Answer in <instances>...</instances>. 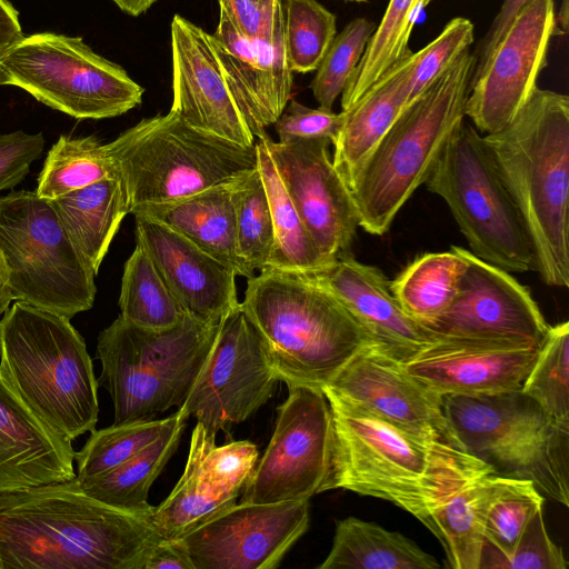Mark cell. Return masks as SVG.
Returning a JSON list of instances; mask_svg holds the SVG:
<instances>
[{
  "label": "cell",
  "instance_id": "cell-19",
  "mask_svg": "<svg viewBox=\"0 0 569 569\" xmlns=\"http://www.w3.org/2000/svg\"><path fill=\"white\" fill-rule=\"evenodd\" d=\"M172 103L170 111L190 127L251 148V133L203 29L174 14L170 27Z\"/></svg>",
  "mask_w": 569,
  "mask_h": 569
},
{
  "label": "cell",
  "instance_id": "cell-38",
  "mask_svg": "<svg viewBox=\"0 0 569 569\" xmlns=\"http://www.w3.org/2000/svg\"><path fill=\"white\" fill-rule=\"evenodd\" d=\"M177 417L178 410L163 419L113 423L94 429L83 447L76 451L77 478L94 477L121 465L158 439Z\"/></svg>",
  "mask_w": 569,
  "mask_h": 569
},
{
  "label": "cell",
  "instance_id": "cell-20",
  "mask_svg": "<svg viewBox=\"0 0 569 569\" xmlns=\"http://www.w3.org/2000/svg\"><path fill=\"white\" fill-rule=\"evenodd\" d=\"M326 387L405 431L465 449L446 417L442 397L420 385L376 343L363 347Z\"/></svg>",
  "mask_w": 569,
  "mask_h": 569
},
{
  "label": "cell",
  "instance_id": "cell-40",
  "mask_svg": "<svg viewBox=\"0 0 569 569\" xmlns=\"http://www.w3.org/2000/svg\"><path fill=\"white\" fill-rule=\"evenodd\" d=\"M231 200L239 256L252 271H262L273 247V226L258 167L232 184Z\"/></svg>",
  "mask_w": 569,
  "mask_h": 569
},
{
  "label": "cell",
  "instance_id": "cell-2",
  "mask_svg": "<svg viewBox=\"0 0 569 569\" xmlns=\"http://www.w3.org/2000/svg\"><path fill=\"white\" fill-rule=\"evenodd\" d=\"M333 429L328 490L387 500L423 522L475 480L495 473L467 452L405 431L328 387Z\"/></svg>",
  "mask_w": 569,
  "mask_h": 569
},
{
  "label": "cell",
  "instance_id": "cell-46",
  "mask_svg": "<svg viewBox=\"0 0 569 569\" xmlns=\"http://www.w3.org/2000/svg\"><path fill=\"white\" fill-rule=\"evenodd\" d=\"M568 562L561 548L548 536L542 509L527 525L515 550L508 557L499 555L485 541L479 569H566Z\"/></svg>",
  "mask_w": 569,
  "mask_h": 569
},
{
  "label": "cell",
  "instance_id": "cell-34",
  "mask_svg": "<svg viewBox=\"0 0 569 569\" xmlns=\"http://www.w3.org/2000/svg\"><path fill=\"white\" fill-rule=\"evenodd\" d=\"M432 0H389L385 14L376 27L366 50L349 78L342 93V111L357 102L412 51L409 47L412 30Z\"/></svg>",
  "mask_w": 569,
  "mask_h": 569
},
{
  "label": "cell",
  "instance_id": "cell-23",
  "mask_svg": "<svg viewBox=\"0 0 569 569\" xmlns=\"http://www.w3.org/2000/svg\"><path fill=\"white\" fill-rule=\"evenodd\" d=\"M303 276L332 295L376 346L399 361L438 339L401 309L385 273L359 262L351 252Z\"/></svg>",
  "mask_w": 569,
  "mask_h": 569
},
{
  "label": "cell",
  "instance_id": "cell-18",
  "mask_svg": "<svg viewBox=\"0 0 569 569\" xmlns=\"http://www.w3.org/2000/svg\"><path fill=\"white\" fill-rule=\"evenodd\" d=\"M278 174L319 250L330 260L350 252L359 227L350 190L336 170L328 139L274 142L261 137Z\"/></svg>",
  "mask_w": 569,
  "mask_h": 569
},
{
  "label": "cell",
  "instance_id": "cell-31",
  "mask_svg": "<svg viewBox=\"0 0 569 569\" xmlns=\"http://www.w3.org/2000/svg\"><path fill=\"white\" fill-rule=\"evenodd\" d=\"M437 559L406 536L348 517L336 522L332 547L318 569H438Z\"/></svg>",
  "mask_w": 569,
  "mask_h": 569
},
{
  "label": "cell",
  "instance_id": "cell-49",
  "mask_svg": "<svg viewBox=\"0 0 569 569\" xmlns=\"http://www.w3.org/2000/svg\"><path fill=\"white\" fill-rule=\"evenodd\" d=\"M233 29L248 40H264L273 30L281 0H218Z\"/></svg>",
  "mask_w": 569,
  "mask_h": 569
},
{
  "label": "cell",
  "instance_id": "cell-21",
  "mask_svg": "<svg viewBox=\"0 0 569 569\" xmlns=\"http://www.w3.org/2000/svg\"><path fill=\"white\" fill-rule=\"evenodd\" d=\"M538 349L510 341L438 338L400 362L438 396H487L520 390Z\"/></svg>",
  "mask_w": 569,
  "mask_h": 569
},
{
  "label": "cell",
  "instance_id": "cell-9",
  "mask_svg": "<svg viewBox=\"0 0 569 569\" xmlns=\"http://www.w3.org/2000/svg\"><path fill=\"white\" fill-rule=\"evenodd\" d=\"M443 410L463 448L496 475L528 480L569 505V426L520 390L445 396Z\"/></svg>",
  "mask_w": 569,
  "mask_h": 569
},
{
  "label": "cell",
  "instance_id": "cell-50",
  "mask_svg": "<svg viewBox=\"0 0 569 569\" xmlns=\"http://www.w3.org/2000/svg\"><path fill=\"white\" fill-rule=\"evenodd\" d=\"M528 1L529 0H503L499 12L492 20L487 32L483 34V37L476 44L475 49L471 51L476 59L475 68L480 66L485 61L493 46L497 43V41L500 39L502 33L508 28L513 17ZM560 12H568V0H562Z\"/></svg>",
  "mask_w": 569,
  "mask_h": 569
},
{
  "label": "cell",
  "instance_id": "cell-45",
  "mask_svg": "<svg viewBox=\"0 0 569 569\" xmlns=\"http://www.w3.org/2000/svg\"><path fill=\"white\" fill-rule=\"evenodd\" d=\"M475 41L473 23L450 20L435 40L409 57L406 106L430 87ZM405 106V107H406Z\"/></svg>",
  "mask_w": 569,
  "mask_h": 569
},
{
  "label": "cell",
  "instance_id": "cell-6",
  "mask_svg": "<svg viewBox=\"0 0 569 569\" xmlns=\"http://www.w3.org/2000/svg\"><path fill=\"white\" fill-rule=\"evenodd\" d=\"M476 59L463 52L406 106L362 163L349 190L359 227L385 234L425 183L445 144L463 121Z\"/></svg>",
  "mask_w": 569,
  "mask_h": 569
},
{
  "label": "cell",
  "instance_id": "cell-36",
  "mask_svg": "<svg viewBox=\"0 0 569 569\" xmlns=\"http://www.w3.org/2000/svg\"><path fill=\"white\" fill-rule=\"evenodd\" d=\"M119 306L122 319L154 330L170 328L187 315L150 257L137 243L124 263Z\"/></svg>",
  "mask_w": 569,
  "mask_h": 569
},
{
  "label": "cell",
  "instance_id": "cell-25",
  "mask_svg": "<svg viewBox=\"0 0 569 569\" xmlns=\"http://www.w3.org/2000/svg\"><path fill=\"white\" fill-rule=\"evenodd\" d=\"M74 455L0 373V491L73 479Z\"/></svg>",
  "mask_w": 569,
  "mask_h": 569
},
{
  "label": "cell",
  "instance_id": "cell-44",
  "mask_svg": "<svg viewBox=\"0 0 569 569\" xmlns=\"http://www.w3.org/2000/svg\"><path fill=\"white\" fill-rule=\"evenodd\" d=\"M200 445V469L214 492L238 498L259 457L257 446L248 440L216 446V436L197 422Z\"/></svg>",
  "mask_w": 569,
  "mask_h": 569
},
{
  "label": "cell",
  "instance_id": "cell-26",
  "mask_svg": "<svg viewBox=\"0 0 569 569\" xmlns=\"http://www.w3.org/2000/svg\"><path fill=\"white\" fill-rule=\"evenodd\" d=\"M234 183V182H233ZM213 187L173 201L146 203L130 213L156 220L230 267L237 276L253 277L241 260L236 237L232 184Z\"/></svg>",
  "mask_w": 569,
  "mask_h": 569
},
{
  "label": "cell",
  "instance_id": "cell-16",
  "mask_svg": "<svg viewBox=\"0 0 569 569\" xmlns=\"http://www.w3.org/2000/svg\"><path fill=\"white\" fill-rule=\"evenodd\" d=\"M309 527V500L234 503L177 541L193 569H274Z\"/></svg>",
  "mask_w": 569,
  "mask_h": 569
},
{
  "label": "cell",
  "instance_id": "cell-32",
  "mask_svg": "<svg viewBox=\"0 0 569 569\" xmlns=\"http://www.w3.org/2000/svg\"><path fill=\"white\" fill-rule=\"evenodd\" d=\"M256 153L273 226V247L264 270L307 274L335 262L322 254L311 238L262 138L256 142Z\"/></svg>",
  "mask_w": 569,
  "mask_h": 569
},
{
  "label": "cell",
  "instance_id": "cell-53",
  "mask_svg": "<svg viewBox=\"0 0 569 569\" xmlns=\"http://www.w3.org/2000/svg\"><path fill=\"white\" fill-rule=\"evenodd\" d=\"M12 300L13 297L9 286L8 270L0 252V315L4 313Z\"/></svg>",
  "mask_w": 569,
  "mask_h": 569
},
{
  "label": "cell",
  "instance_id": "cell-43",
  "mask_svg": "<svg viewBox=\"0 0 569 569\" xmlns=\"http://www.w3.org/2000/svg\"><path fill=\"white\" fill-rule=\"evenodd\" d=\"M545 498L532 482L511 478L492 501L485 523V541L508 557L527 525L542 509Z\"/></svg>",
  "mask_w": 569,
  "mask_h": 569
},
{
  "label": "cell",
  "instance_id": "cell-56",
  "mask_svg": "<svg viewBox=\"0 0 569 569\" xmlns=\"http://www.w3.org/2000/svg\"><path fill=\"white\" fill-rule=\"evenodd\" d=\"M347 1L363 2V1H367V0H347Z\"/></svg>",
  "mask_w": 569,
  "mask_h": 569
},
{
  "label": "cell",
  "instance_id": "cell-12",
  "mask_svg": "<svg viewBox=\"0 0 569 569\" xmlns=\"http://www.w3.org/2000/svg\"><path fill=\"white\" fill-rule=\"evenodd\" d=\"M0 70L9 86L76 119L121 116L139 106L144 92L81 37L54 32L22 36L1 53Z\"/></svg>",
  "mask_w": 569,
  "mask_h": 569
},
{
  "label": "cell",
  "instance_id": "cell-55",
  "mask_svg": "<svg viewBox=\"0 0 569 569\" xmlns=\"http://www.w3.org/2000/svg\"><path fill=\"white\" fill-rule=\"evenodd\" d=\"M0 56H1V53H0ZM0 86H8V79L1 70H0Z\"/></svg>",
  "mask_w": 569,
  "mask_h": 569
},
{
  "label": "cell",
  "instance_id": "cell-7",
  "mask_svg": "<svg viewBox=\"0 0 569 569\" xmlns=\"http://www.w3.org/2000/svg\"><path fill=\"white\" fill-rule=\"evenodd\" d=\"M220 322L186 315L177 325L154 330L119 316L103 329L96 348L102 367L98 386L111 397L113 423L154 419L181 407L206 367Z\"/></svg>",
  "mask_w": 569,
  "mask_h": 569
},
{
  "label": "cell",
  "instance_id": "cell-1",
  "mask_svg": "<svg viewBox=\"0 0 569 569\" xmlns=\"http://www.w3.org/2000/svg\"><path fill=\"white\" fill-rule=\"evenodd\" d=\"M162 540L148 518L89 497L77 476L0 491V569H143Z\"/></svg>",
  "mask_w": 569,
  "mask_h": 569
},
{
  "label": "cell",
  "instance_id": "cell-52",
  "mask_svg": "<svg viewBox=\"0 0 569 569\" xmlns=\"http://www.w3.org/2000/svg\"><path fill=\"white\" fill-rule=\"evenodd\" d=\"M22 36L17 9L9 0H0V53Z\"/></svg>",
  "mask_w": 569,
  "mask_h": 569
},
{
  "label": "cell",
  "instance_id": "cell-17",
  "mask_svg": "<svg viewBox=\"0 0 569 569\" xmlns=\"http://www.w3.org/2000/svg\"><path fill=\"white\" fill-rule=\"evenodd\" d=\"M467 267L451 305L426 326L437 338L539 347L549 325L528 288L465 249Z\"/></svg>",
  "mask_w": 569,
  "mask_h": 569
},
{
  "label": "cell",
  "instance_id": "cell-33",
  "mask_svg": "<svg viewBox=\"0 0 569 569\" xmlns=\"http://www.w3.org/2000/svg\"><path fill=\"white\" fill-rule=\"evenodd\" d=\"M465 248L426 253L390 281L401 309L423 327L433 322L453 301L467 267Z\"/></svg>",
  "mask_w": 569,
  "mask_h": 569
},
{
  "label": "cell",
  "instance_id": "cell-29",
  "mask_svg": "<svg viewBox=\"0 0 569 569\" xmlns=\"http://www.w3.org/2000/svg\"><path fill=\"white\" fill-rule=\"evenodd\" d=\"M71 239L97 274L124 216V188L114 174L50 200Z\"/></svg>",
  "mask_w": 569,
  "mask_h": 569
},
{
  "label": "cell",
  "instance_id": "cell-42",
  "mask_svg": "<svg viewBox=\"0 0 569 569\" xmlns=\"http://www.w3.org/2000/svg\"><path fill=\"white\" fill-rule=\"evenodd\" d=\"M376 27L370 20L360 17L351 20L339 34H336L310 83V89L320 108L332 110L336 99L342 93L358 66Z\"/></svg>",
  "mask_w": 569,
  "mask_h": 569
},
{
  "label": "cell",
  "instance_id": "cell-22",
  "mask_svg": "<svg viewBox=\"0 0 569 569\" xmlns=\"http://www.w3.org/2000/svg\"><path fill=\"white\" fill-rule=\"evenodd\" d=\"M210 39L234 100L254 138L281 116L291 99L292 71L286 46L282 3L264 40L241 37L220 12Z\"/></svg>",
  "mask_w": 569,
  "mask_h": 569
},
{
  "label": "cell",
  "instance_id": "cell-41",
  "mask_svg": "<svg viewBox=\"0 0 569 569\" xmlns=\"http://www.w3.org/2000/svg\"><path fill=\"white\" fill-rule=\"evenodd\" d=\"M284 46L292 72L317 70L337 34L336 17L317 0H286Z\"/></svg>",
  "mask_w": 569,
  "mask_h": 569
},
{
  "label": "cell",
  "instance_id": "cell-11",
  "mask_svg": "<svg viewBox=\"0 0 569 569\" xmlns=\"http://www.w3.org/2000/svg\"><path fill=\"white\" fill-rule=\"evenodd\" d=\"M0 252L13 300L70 319L93 306L94 271L50 200L36 191L0 198Z\"/></svg>",
  "mask_w": 569,
  "mask_h": 569
},
{
  "label": "cell",
  "instance_id": "cell-15",
  "mask_svg": "<svg viewBox=\"0 0 569 569\" xmlns=\"http://www.w3.org/2000/svg\"><path fill=\"white\" fill-rule=\"evenodd\" d=\"M553 36L555 0H529L473 69L465 114L478 131H499L526 104L538 88Z\"/></svg>",
  "mask_w": 569,
  "mask_h": 569
},
{
  "label": "cell",
  "instance_id": "cell-5",
  "mask_svg": "<svg viewBox=\"0 0 569 569\" xmlns=\"http://www.w3.org/2000/svg\"><path fill=\"white\" fill-rule=\"evenodd\" d=\"M0 373L67 440L96 429L98 380L70 318L16 301L0 320Z\"/></svg>",
  "mask_w": 569,
  "mask_h": 569
},
{
  "label": "cell",
  "instance_id": "cell-10",
  "mask_svg": "<svg viewBox=\"0 0 569 569\" xmlns=\"http://www.w3.org/2000/svg\"><path fill=\"white\" fill-rule=\"evenodd\" d=\"M425 184L447 203L476 257L508 272L535 270L519 211L475 127H457Z\"/></svg>",
  "mask_w": 569,
  "mask_h": 569
},
{
  "label": "cell",
  "instance_id": "cell-27",
  "mask_svg": "<svg viewBox=\"0 0 569 569\" xmlns=\"http://www.w3.org/2000/svg\"><path fill=\"white\" fill-rule=\"evenodd\" d=\"M409 57L342 111L343 122L333 142L332 162L348 188L406 106Z\"/></svg>",
  "mask_w": 569,
  "mask_h": 569
},
{
  "label": "cell",
  "instance_id": "cell-30",
  "mask_svg": "<svg viewBox=\"0 0 569 569\" xmlns=\"http://www.w3.org/2000/svg\"><path fill=\"white\" fill-rule=\"evenodd\" d=\"M188 418L178 408L173 425L142 451L107 472L77 478L82 490L102 503L150 520L154 507L148 502L149 490L177 451Z\"/></svg>",
  "mask_w": 569,
  "mask_h": 569
},
{
  "label": "cell",
  "instance_id": "cell-54",
  "mask_svg": "<svg viewBox=\"0 0 569 569\" xmlns=\"http://www.w3.org/2000/svg\"><path fill=\"white\" fill-rule=\"evenodd\" d=\"M112 1L122 12L138 17L144 13L150 7L158 0H110Z\"/></svg>",
  "mask_w": 569,
  "mask_h": 569
},
{
  "label": "cell",
  "instance_id": "cell-47",
  "mask_svg": "<svg viewBox=\"0 0 569 569\" xmlns=\"http://www.w3.org/2000/svg\"><path fill=\"white\" fill-rule=\"evenodd\" d=\"M343 122V112L322 108L312 109L290 99L281 116L273 123L279 142L310 139L336 141Z\"/></svg>",
  "mask_w": 569,
  "mask_h": 569
},
{
  "label": "cell",
  "instance_id": "cell-37",
  "mask_svg": "<svg viewBox=\"0 0 569 569\" xmlns=\"http://www.w3.org/2000/svg\"><path fill=\"white\" fill-rule=\"evenodd\" d=\"M114 174L106 144L98 138L62 134L47 154L36 193L53 200Z\"/></svg>",
  "mask_w": 569,
  "mask_h": 569
},
{
  "label": "cell",
  "instance_id": "cell-48",
  "mask_svg": "<svg viewBox=\"0 0 569 569\" xmlns=\"http://www.w3.org/2000/svg\"><path fill=\"white\" fill-rule=\"evenodd\" d=\"M44 143L41 132L0 133V191L12 189L26 178L31 163L41 156Z\"/></svg>",
  "mask_w": 569,
  "mask_h": 569
},
{
  "label": "cell",
  "instance_id": "cell-8",
  "mask_svg": "<svg viewBox=\"0 0 569 569\" xmlns=\"http://www.w3.org/2000/svg\"><path fill=\"white\" fill-rule=\"evenodd\" d=\"M129 213L231 184L257 168L256 144L238 146L199 131L176 113L144 118L106 144Z\"/></svg>",
  "mask_w": 569,
  "mask_h": 569
},
{
  "label": "cell",
  "instance_id": "cell-14",
  "mask_svg": "<svg viewBox=\"0 0 569 569\" xmlns=\"http://www.w3.org/2000/svg\"><path fill=\"white\" fill-rule=\"evenodd\" d=\"M280 382L241 303L221 320L206 367L181 407L216 436L247 420Z\"/></svg>",
  "mask_w": 569,
  "mask_h": 569
},
{
  "label": "cell",
  "instance_id": "cell-28",
  "mask_svg": "<svg viewBox=\"0 0 569 569\" xmlns=\"http://www.w3.org/2000/svg\"><path fill=\"white\" fill-rule=\"evenodd\" d=\"M511 478L490 473L459 490L422 522L440 541L452 569H479L485 523Z\"/></svg>",
  "mask_w": 569,
  "mask_h": 569
},
{
  "label": "cell",
  "instance_id": "cell-51",
  "mask_svg": "<svg viewBox=\"0 0 569 569\" xmlns=\"http://www.w3.org/2000/svg\"><path fill=\"white\" fill-rule=\"evenodd\" d=\"M193 569V566L177 540L160 541L149 555L143 569Z\"/></svg>",
  "mask_w": 569,
  "mask_h": 569
},
{
  "label": "cell",
  "instance_id": "cell-39",
  "mask_svg": "<svg viewBox=\"0 0 569 569\" xmlns=\"http://www.w3.org/2000/svg\"><path fill=\"white\" fill-rule=\"evenodd\" d=\"M520 391L569 426V322L549 326Z\"/></svg>",
  "mask_w": 569,
  "mask_h": 569
},
{
  "label": "cell",
  "instance_id": "cell-3",
  "mask_svg": "<svg viewBox=\"0 0 569 569\" xmlns=\"http://www.w3.org/2000/svg\"><path fill=\"white\" fill-rule=\"evenodd\" d=\"M483 140L530 239L535 270L569 286V98L537 88L515 118Z\"/></svg>",
  "mask_w": 569,
  "mask_h": 569
},
{
  "label": "cell",
  "instance_id": "cell-13",
  "mask_svg": "<svg viewBox=\"0 0 569 569\" xmlns=\"http://www.w3.org/2000/svg\"><path fill=\"white\" fill-rule=\"evenodd\" d=\"M288 389L269 445L248 478L240 502L301 501L328 490L333 450L328 399L320 389Z\"/></svg>",
  "mask_w": 569,
  "mask_h": 569
},
{
  "label": "cell",
  "instance_id": "cell-24",
  "mask_svg": "<svg viewBox=\"0 0 569 569\" xmlns=\"http://www.w3.org/2000/svg\"><path fill=\"white\" fill-rule=\"evenodd\" d=\"M136 242L150 257L187 315L219 323L240 302L236 272L180 233L143 216H134Z\"/></svg>",
  "mask_w": 569,
  "mask_h": 569
},
{
  "label": "cell",
  "instance_id": "cell-4",
  "mask_svg": "<svg viewBox=\"0 0 569 569\" xmlns=\"http://www.w3.org/2000/svg\"><path fill=\"white\" fill-rule=\"evenodd\" d=\"M240 303L288 387L322 390L375 343L332 295L303 274L263 270L248 279Z\"/></svg>",
  "mask_w": 569,
  "mask_h": 569
},
{
  "label": "cell",
  "instance_id": "cell-35",
  "mask_svg": "<svg viewBox=\"0 0 569 569\" xmlns=\"http://www.w3.org/2000/svg\"><path fill=\"white\" fill-rule=\"evenodd\" d=\"M236 499L218 495L204 480L199 437L193 429L184 471L167 499L153 508L150 522L164 540H177L234 505Z\"/></svg>",
  "mask_w": 569,
  "mask_h": 569
}]
</instances>
